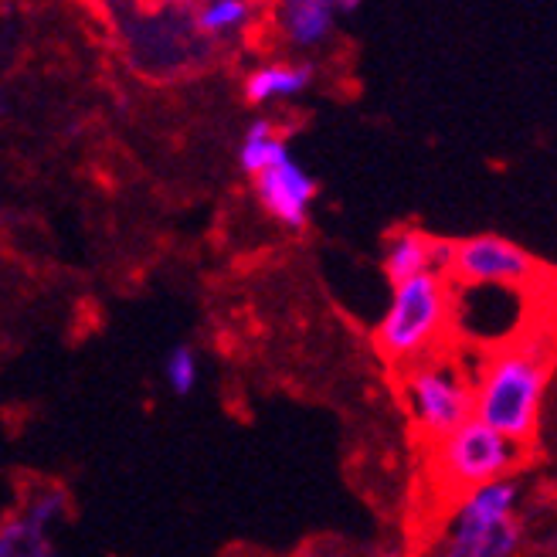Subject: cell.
Segmentation results:
<instances>
[{
  "mask_svg": "<svg viewBox=\"0 0 557 557\" xmlns=\"http://www.w3.org/2000/svg\"><path fill=\"white\" fill-rule=\"evenodd\" d=\"M557 364V333H524L476 367V422L527 445L541 425V401Z\"/></svg>",
  "mask_w": 557,
  "mask_h": 557,
  "instance_id": "6da1fadb",
  "label": "cell"
},
{
  "mask_svg": "<svg viewBox=\"0 0 557 557\" xmlns=\"http://www.w3.org/2000/svg\"><path fill=\"white\" fill-rule=\"evenodd\" d=\"M449 327V279L442 272H425L394 286L388 313L374 330V347L391 364H422L445 350L442 340Z\"/></svg>",
  "mask_w": 557,
  "mask_h": 557,
  "instance_id": "7a4b0ae2",
  "label": "cell"
},
{
  "mask_svg": "<svg viewBox=\"0 0 557 557\" xmlns=\"http://www.w3.org/2000/svg\"><path fill=\"white\" fill-rule=\"evenodd\" d=\"M520 462H524V445L503 439L476 418L432 445V473L439 479L442 496L452 500H466L479 486L500 483Z\"/></svg>",
  "mask_w": 557,
  "mask_h": 557,
  "instance_id": "3957f363",
  "label": "cell"
},
{
  "mask_svg": "<svg viewBox=\"0 0 557 557\" xmlns=\"http://www.w3.org/2000/svg\"><path fill=\"white\" fill-rule=\"evenodd\" d=\"M405 405L428 442H442L476 418V381L449 357V350L411 367L405 377Z\"/></svg>",
  "mask_w": 557,
  "mask_h": 557,
  "instance_id": "277c9868",
  "label": "cell"
},
{
  "mask_svg": "<svg viewBox=\"0 0 557 557\" xmlns=\"http://www.w3.org/2000/svg\"><path fill=\"white\" fill-rule=\"evenodd\" d=\"M445 279L452 286H500V289H524V293H547L557 289L554 272L520 248L510 238L500 235H476L449 242V262Z\"/></svg>",
  "mask_w": 557,
  "mask_h": 557,
  "instance_id": "5b68a950",
  "label": "cell"
},
{
  "mask_svg": "<svg viewBox=\"0 0 557 557\" xmlns=\"http://www.w3.org/2000/svg\"><path fill=\"white\" fill-rule=\"evenodd\" d=\"M255 194L276 221H282L286 228H303L316 197V181L293 157H282L279 164L255 177Z\"/></svg>",
  "mask_w": 557,
  "mask_h": 557,
  "instance_id": "8992f818",
  "label": "cell"
},
{
  "mask_svg": "<svg viewBox=\"0 0 557 557\" xmlns=\"http://www.w3.org/2000/svg\"><path fill=\"white\" fill-rule=\"evenodd\" d=\"M445 262H449V242L425 235L418 228L394 231L388 252H384V272H388L391 286H401V282L425 276V272H442L445 276Z\"/></svg>",
  "mask_w": 557,
  "mask_h": 557,
  "instance_id": "52a82bcc",
  "label": "cell"
},
{
  "mask_svg": "<svg viewBox=\"0 0 557 557\" xmlns=\"http://www.w3.org/2000/svg\"><path fill=\"white\" fill-rule=\"evenodd\" d=\"M513 503H517V483H510V479L479 486L476 493H469L462 500L456 517V534H483V530L507 524Z\"/></svg>",
  "mask_w": 557,
  "mask_h": 557,
  "instance_id": "ba28073f",
  "label": "cell"
},
{
  "mask_svg": "<svg viewBox=\"0 0 557 557\" xmlns=\"http://www.w3.org/2000/svg\"><path fill=\"white\" fill-rule=\"evenodd\" d=\"M313 82V65H265L255 68L252 75L245 79V102L252 106H262L269 99H282V96H296L303 92L306 85Z\"/></svg>",
  "mask_w": 557,
  "mask_h": 557,
  "instance_id": "9c48e42d",
  "label": "cell"
},
{
  "mask_svg": "<svg viewBox=\"0 0 557 557\" xmlns=\"http://www.w3.org/2000/svg\"><path fill=\"white\" fill-rule=\"evenodd\" d=\"M282 28L299 48L320 45L333 31V4L327 0H293L282 7Z\"/></svg>",
  "mask_w": 557,
  "mask_h": 557,
  "instance_id": "30bf717a",
  "label": "cell"
},
{
  "mask_svg": "<svg viewBox=\"0 0 557 557\" xmlns=\"http://www.w3.org/2000/svg\"><path fill=\"white\" fill-rule=\"evenodd\" d=\"M282 157H289V153H286V143H282L276 130H272V123L269 119H255L242 140V150H238V164H242V170L259 177L262 170L279 164Z\"/></svg>",
  "mask_w": 557,
  "mask_h": 557,
  "instance_id": "8fae6325",
  "label": "cell"
},
{
  "mask_svg": "<svg viewBox=\"0 0 557 557\" xmlns=\"http://www.w3.org/2000/svg\"><path fill=\"white\" fill-rule=\"evenodd\" d=\"M517 541H520V527L507 520V524L483 530V534H452L449 551L442 557H510Z\"/></svg>",
  "mask_w": 557,
  "mask_h": 557,
  "instance_id": "7c38bea8",
  "label": "cell"
},
{
  "mask_svg": "<svg viewBox=\"0 0 557 557\" xmlns=\"http://www.w3.org/2000/svg\"><path fill=\"white\" fill-rule=\"evenodd\" d=\"M0 557H55V551L45 537V527L21 517L0 527Z\"/></svg>",
  "mask_w": 557,
  "mask_h": 557,
  "instance_id": "4fadbf2b",
  "label": "cell"
},
{
  "mask_svg": "<svg viewBox=\"0 0 557 557\" xmlns=\"http://www.w3.org/2000/svg\"><path fill=\"white\" fill-rule=\"evenodd\" d=\"M248 14H252V7L242 4V0H214V4H204L201 11H197L194 24H197V31H204V34H225V31L242 28L248 21Z\"/></svg>",
  "mask_w": 557,
  "mask_h": 557,
  "instance_id": "5bb4252c",
  "label": "cell"
},
{
  "mask_svg": "<svg viewBox=\"0 0 557 557\" xmlns=\"http://www.w3.org/2000/svg\"><path fill=\"white\" fill-rule=\"evenodd\" d=\"M164 374H167V384L174 388L177 394H187L194 388L197 381V354L194 347L187 344H177L174 350L167 354V364H164Z\"/></svg>",
  "mask_w": 557,
  "mask_h": 557,
  "instance_id": "9a60e30c",
  "label": "cell"
}]
</instances>
